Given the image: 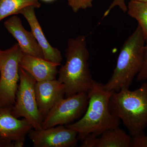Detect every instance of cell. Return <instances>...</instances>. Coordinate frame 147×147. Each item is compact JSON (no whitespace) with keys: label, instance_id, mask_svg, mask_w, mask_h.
I'll return each instance as SVG.
<instances>
[{"label":"cell","instance_id":"cell-5","mask_svg":"<svg viewBox=\"0 0 147 147\" xmlns=\"http://www.w3.org/2000/svg\"><path fill=\"white\" fill-rule=\"evenodd\" d=\"M19 81L15 102L11 114L16 118L26 119L35 129H42L43 119L40 115L35 94L36 81L34 77L19 67Z\"/></svg>","mask_w":147,"mask_h":147},{"label":"cell","instance_id":"cell-14","mask_svg":"<svg viewBox=\"0 0 147 147\" xmlns=\"http://www.w3.org/2000/svg\"><path fill=\"white\" fill-rule=\"evenodd\" d=\"M131 138L119 127L110 129L96 138L94 147H131Z\"/></svg>","mask_w":147,"mask_h":147},{"label":"cell","instance_id":"cell-17","mask_svg":"<svg viewBox=\"0 0 147 147\" xmlns=\"http://www.w3.org/2000/svg\"><path fill=\"white\" fill-rule=\"evenodd\" d=\"M69 6L74 12L81 9H86L92 7L94 0H67Z\"/></svg>","mask_w":147,"mask_h":147},{"label":"cell","instance_id":"cell-10","mask_svg":"<svg viewBox=\"0 0 147 147\" xmlns=\"http://www.w3.org/2000/svg\"><path fill=\"white\" fill-rule=\"evenodd\" d=\"M35 94L38 107L43 120L55 104L65 96L63 84L57 79L37 82Z\"/></svg>","mask_w":147,"mask_h":147},{"label":"cell","instance_id":"cell-7","mask_svg":"<svg viewBox=\"0 0 147 147\" xmlns=\"http://www.w3.org/2000/svg\"><path fill=\"white\" fill-rule=\"evenodd\" d=\"M88 103L87 93L82 92L62 98L55 105L44 119L42 128L68 125L84 115Z\"/></svg>","mask_w":147,"mask_h":147},{"label":"cell","instance_id":"cell-22","mask_svg":"<svg viewBox=\"0 0 147 147\" xmlns=\"http://www.w3.org/2000/svg\"><path fill=\"white\" fill-rule=\"evenodd\" d=\"M43 1H53V0H43Z\"/></svg>","mask_w":147,"mask_h":147},{"label":"cell","instance_id":"cell-15","mask_svg":"<svg viewBox=\"0 0 147 147\" xmlns=\"http://www.w3.org/2000/svg\"><path fill=\"white\" fill-rule=\"evenodd\" d=\"M40 6L38 0H0V22L7 16L18 14L28 7L39 8Z\"/></svg>","mask_w":147,"mask_h":147},{"label":"cell","instance_id":"cell-20","mask_svg":"<svg viewBox=\"0 0 147 147\" xmlns=\"http://www.w3.org/2000/svg\"><path fill=\"white\" fill-rule=\"evenodd\" d=\"M0 147H17V146L14 142L6 141L0 138Z\"/></svg>","mask_w":147,"mask_h":147},{"label":"cell","instance_id":"cell-11","mask_svg":"<svg viewBox=\"0 0 147 147\" xmlns=\"http://www.w3.org/2000/svg\"><path fill=\"white\" fill-rule=\"evenodd\" d=\"M4 25L17 40L23 54L44 58L43 53L33 34L24 28L21 19L13 15L5 21Z\"/></svg>","mask_w":147,"mask_h":147},{"label":"cell","instance_id":"cell-8","mask_svg":"<svg viewBox=\"0 0 147 147\" xmlns=\"http://www.w3.org/2000/svg\"><path fill=\"white\" fill-rule=\"evenodd\" d=\"M78 134L63 125L47 128H32L28 136L34 147H73L77 146Z\"/></svg>","mask_w":147,"mask_h":147},{"label":"cell","instance_id":"cell-1","mask_svg":"<svg viewBox=\"0 0 147 147\" xmlns=\"http://www.w3.org/2000/svg\"><path fill=\"white\" fill-rule=\"evenodd\" d=\"M112 92L103 84L94 81L87 93L88 103L84 115L77 121L65 125L77 132L78 140L82 141L90 134L98 137L107 129L119 127L120 120L111 112L109 107Z\"/></svg>","mask_w":147,"mask_h":147},{"label":"cell","instance_id":"cell-12","mask_svg":"<svg viewBox=\"0 0 147 147\" xmlns=\"http://www.w3.org/2000/svg\"><path fill=\"white\" fill-rule=\"evenodd\" d=\"M35 8L33 6L28 7L20 11L18 14L23 15L28 23L31 32L42 49L44 59L61 64L63 61L61 53L57 48L53 47L47 41L37 18Z\"/></svg>","mask_w":147,"mask_h":147},{"label":"cell","instance_id":"cell-16","mask_svg":"<svg viewBox=\"0 0 147 147\" xmlns=\"http://www.w3.org/2000/svg\"><path fill=\"white\" fill-rule=\"evenodd\" d=\"M127 14L138 22L147 41V2L130 0L127 6Z\"/></svg>","mask_w":147,"mask_h":147},{"label":"cell","instance_id":"cell-18","mask_svg":"<svg viewBox=\"0 0 147 147\" xmlns=\"http://www.w3.org/2000/svg\"><path fill=\"white\" fill-rule=\"evenodd\" d=\"M147 79V41L146 42L144 48V63L140 72L137 76L138 82H144Z\"/></svg>","mask_w":147,"mask_h":147},{"label":"cell","instance_id":"cell-19","mask_svg":"<svg viewBox=\"0 0 147 147\" xmlns=\"http://www.w3.org/2000/svg\"><path fill=\"white\" fill-rule=\"evenodd\" d=\"M131 147H147V135L144 133L131 138Z\"/></svg>","mask_w":147,"mask_h":147},{"label":"cell","instance_id":"cell-2","mask_svg":"<svg viewBox=\"0 0 147 147\" xmlns=\"http://www.w3.org/2000/svg\"><path fill=\"white\" fill-rule=\"evenodd\" d=\"M65 55L66 60L58 71V80L64 86L65 97L80 93H87L94 80L89 68L86 36L69 38Z\"/></svg>","mask_w":147,"mask_h":147},{"label":"cell","instance_id":"cell-9","mask_svg":"<svg viewBox=\"0 0 147 147\" xmlns=\"http://www.w3.org/2000/svg\"><path fill=\"white\" fill-rule=\"evenodd\" d=\"M12 106L0 105V138L22 147L33 127L26 119H18L12 115Z\"/></svg>","mask_w":147,"mask_h":147},{"label":"cell","instance_id":"cell-4","mask_svg":"<svg viewBox=\"0 0 147 147\" xmlns=\"http://www.w3.org/2000/svg\"><path fill=\"white\" fill-rule=\"evenodd\" d=\"M145 44L143 32L138 25L121 48L113 74L104 85L106 90L118 92L129 88L143 66Z\"/></svg>","mask_w":147,"mask_h":147},{"label":"cell","instance_id":"cell-3","mask_svg":"<svg viewBox=\"0 0 147 147\" xmlns=\"http://www.w3.org/2000/svg\"><path fill=\"white\" fill-rule=\"evenodd\" d=\"M110 111L123 122L131 137L144 133L147 127V83L134 90L123 88L112 91Z\"/></svg>","mask_w":147,"mask_h":147},{"label":"cell","instance_id":"cell-6","mask_svg":"<svg viewBox=\"0 0 147 147\" xmlns=\"http://www.w3.org/2000/svg\"><path fill=\"white\" fill-rule=\"evenodd\" d=\"M23 55L18 43L7 50L0 49V105L12 106L15 102Z\"/></svg>","mask_w":147,"mask_h":147},{"label":"cell","instance_id":"cell-21","mask_svg":"<svg viewBox=\"0 0 147 147\" xmlns=\"http://www.w3.org/2000/svg\"><path fill=\"white\" fill-rule=\"evenodd\" d=\"M138 1L143 2H147V0H135Z\"/></svg>","mask_w":147,"mask_h":147},{"label":"cell","instance_id":"cell-13","mask_svg":"<svg viewBox=\"0 0 147 147\" xmlns=\"http://www.w3.org/2000/svg\"><path fill=\"white\" fill-rule=\"evenodd\" d=\"M61 65L44 58L23 54L19 67L30 74L37 82H39L56 79L58 73L57 67Z\"/></svg>","mask_w":147,"mask_h":147}]
</instances>
